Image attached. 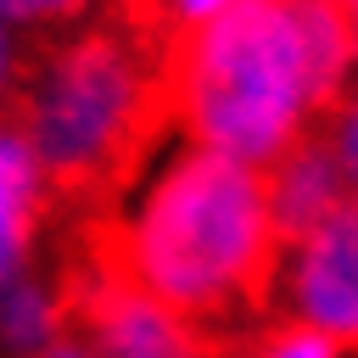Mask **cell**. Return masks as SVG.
<instances>
[{
	"mask_svg": "<svg viewBox=\"0 0 358 358\" xmlns=\"http://www.w3.org/2000/svg\"><path fill=\"white\" fill-rule=\"evenodd\" d=\"M319 134H324V145H330L341 179L358 190V84H347V90L336 95V106L319 117Z\"/></svg>",
	"mask_w": 358,
	"mask_h": 358,
	"instance_id": "obj_10",
	"label": "cell"
},
{
	"mask_svg": "<svg viewBox=\"0 0 358 358\" xmlns=\"http://www.w3.org/2000/svg\"><path fill=\"white\" fill-rule=\"evenodd\" d=\"M28 358H95V352L84 347V336H73V330L62 324V330H56V336H50L39 352H28Z\"/></svg>",
	"mask_w": 358,
	"mask_h": 358,
	"instance_id": "obj_12",
	"label": "cell"
},
{
	"mask_svg": "<svg viewBox=\"0 0 358 358\" xmlns=\"http://www.w3.org/2000/svg\"><path fill=\"white\" fill-rule=\"evenodd\" d=\"M101 252L162 308L196 324L224 358L274 319L280 235L268 224L263 168L179 145L129 213L84 218Z\"/></svg>",
	"mask_w": 358,
	"mask_h": 358,
	"instance_id": "obj_1",
	"label": "cell"
},
{
	"mask_svg": "<svg viewBox=\"0 0 358 358\" xmlns=\"http://www.w3.org/2000/svg\"><path fill=\"white\" fill-rule=\"evenodd\" d=\"M341 6V17H347V28H352V45H358V0H336Z\"/></svg>",
	"mask_w": 358,
	"mask_h": 358,
	"instance_id": "obj_14",
	"label": "cell"
},
{
	"mask_svg": "<svg viewBox=\"0 0 358 358\" xmlns=\"http://www.w3.org/2000/svg\"><path fill=\"white\" fill-rule=\"evenodd\" d=\"M224 358H336V341H324V336L308 330V324L268 319V324H257L252 336H241Z\"/></svg>",
	"mask_w": 358,
	"mask_h": 358,
	"instance_id": "obj_9",
	"label": "cell"
},
{
	"mask_svg": "<svg viewBox=\"0 0 358 358\" xmlns=\"http://www.w3.org/2000/svg\"><path fill=\"white\" fill-rule=\"evenodd\" d=\"M263 190H268V224H274V235H280V252L296 246L302 235H313V229L352 196V185L341 179V168H336L319 123H313L280 162L263 168Z\"/></svg>",
	"mask_w": 358,
	"mask_h": 358,
	"instance_id": "obj_6",
	"label": "cell"
},
{
	"mask_svg": "<svg viewBox=\"0 0 358 358\" xmlns=\"http://www.w3.org/2000/svg\"><path fill=\"white\" fill-rule=\"evenodd\" d=\"M56 330H62V296H56V285L17 280V285L0 291V336H6V347L17 358L39 352Z\"/></svg>",
	"mask_w": 358,
	"mask_h": 358,
	"instance_id": "obj_8",
	"label": "cell"
},
{
	"mask_svg": "<svg viewBox=\"0 0 358 358\" xmlns=\"http://www.w3.org/2000/svg\"><path fill=\"white\" fill-rule=\"evenodd\" d=\"M101 0H0V22H17L28 34H62L73 22H84Z\"/></svg>",
	"mask_w": 358,
	"mask_h": 358,
	"instance_id": "obj_11",
	"label": "cell"
},
{
	"mask_svg": "<svg viewBox=\"0 0 358 358\" xmlns=\"http://www.w3.org/2000/svg\"><path fill=\"white\" fill-rule=\"evenodd\" d=\"M56 296H62V324L73 336H84V347L95 358H218L196 324H185L157 296H145L101 252V241L84 218L73 229Z\"/></svg>",
	"mask_w": 358,
	"mask_h": 358,
	"instance_id": "obj_4",
	"label": "cell"
},
{
	"mask_svg": "<svg viewBox=\"0 0 358 358\" xmlns=\"http://www.w3.org/2000/svg\"><path fill=\"white\" fill-rule=\"evenodd\" d=\"M274 319L308 324L336 347H358V190L313 235L280 252Z\"/></svg>",
	"mask_w": 358,
	"mask_h": 358,
	"instance_id": "obj_5",
	"label": "cell"
},
{
	"mask_svg": "<svg viewBox=\"0 0 358 358\" xmlns=\"http://www.w3.org/2000/svg\"><path fill=\"white\" fill-rule=\"evenodd\" d=\"M6 112L39 162L50 207L78 218L117 213L157 140L173 129L168 45L101 0L84 22L34 39L17 62Z\"/></svg>",
	"mask_w": 358,
	"mask_h": 358,
	"instance_id": "obj_2",
	"label": "cell"
},
{
	"mask_svg": "<svg viewBox=\"0 0 358 358\" xmlns=\"http://www.w3.org/2000/svg\"><path fill=\"white\" fill-rule=\"evenodd\" d=\"M11 84H17V50H11V39H6V28H0V112H6V101H11Z\"/></svg>",
	"mask_w": 358,
	"mask_h": 358,
	"instance_id": "obj_13",
	"label": "cell"
},
{
	"mask_svg": "<svg viewBox=\"0 0 358 358\" xmlns=\"http://www.w3.org/2000/svg\"><path fill=\"white\" fill-rule=\"evenodd\" d=\"M352 67L336 0H235L168 45V112L190 145L268 168L336 106Z\"/></svg>",
	"mask_w": 358,
	"mask_h": 358,
	"instance_id": "obj_3",
	"label": "cell"
},
{
	"mask_svg": "<svg viewBox=\"0 0 358 358\" xmlns=\"http://www.w3.org/2000/svg\"><path fill=\"white\" fill-rule=\"evenodd\" d=\"M50 213L56 207H50L45 179H39V162L22 140V129L11 123V112H0V291L22 280L34 235Z\"/></svg>",
	"mask_w": 358,
	"mask_h": 358,
	"instance_id": "obj_7",
	"label": "cell"
}]
</instances>
